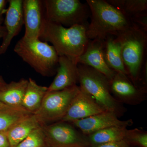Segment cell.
<instances>
[{
    "instance_id": "obj_1",
    "label": "cell",
    "mask_w": 147,
    "mask_h": 147,
    "mask_svg": "<svg viewBox=\"0 0 147 147\" xmlns=\"http://www.w3.org/2000/svg\"><path fill=\"white\" fill-rule=\"evenodd\" d=\"M88 26L77 25L66 28L47 21L43 16L39 39L50 42L59 57L76 60L89 41L86 34Z\"/></svg>"
},
{
    "instance_id": "obj_2",
    "label": "cell",
    "mask_w": 147,
    "mask_h": 147,
    "mask_svg": "<svg viewBox=\"0 0 147 147\" xmlns=\"http://www.w3.org/2000/svg\"><path fill=\"white\" fill-rule=\"evenodd\" d=\"M90 22L86 34L90 40H105L109 35L116 36L132 25L131 19L105 0H87Z\"/></svg>"
},
{
    "instance_id": "obj_3",
    "label": "cell",
    "mask_w": 147,
    "mask_h": 147,
    "mask_svg": "<svg viewBox=\"0 0 147 147\" xmlns=\"http://www.w3.org/2000/svg\"><path fill=\"white\" fill-rule=\"evenodd\" d=\"M147 31L132 24L128 28L115 36L121 46V55L127 73L132 83L144 87L142 80L144 58L147 42Z\"/></svg>"
},
{
    "instance_id": "obj_4",
    "label": "cell",
    "mask_w": 147,
    "mask_h": 147,
    "mask_svg": "<svg viewBox=\"0 0 147 147\" xmlns=\"http://www.w3.org/2000/svg\"><path fill=\"white\" fill-rule=\"evenodd\" d=\"M79 87L91 96L105 111L115 113L119 118L126 108L116 100L110 89L109 79L92 67L78 64Z\"/></svg>"
},
{
    "instance_id": "obj_5",
    "label": "cell",
    "mask_w": 147,
    "mask_h": 147,
    "mask_svg": "<svg viewBox=\"0 0 147 147\" xmlns=\"http://www.w3.org/2000/svg\"><path fill=\"white\" fill-rule=\"evenodd\" d=\"M14 51L42 76L50 77L56 74L59 56L54 47L47 42L23 37L16 43Z\"/></svg>"
},
{
    "instance_id": "obj_6",
    "label": "cell",
    "mask_w": 147,
    "mask_h": 147,
    "mask_svg": "<svg viewBox=\"0 0 147 147\" xmlns=\"http://www.w3.org/2000/svg\"><path fill=\"white\" fill-rule=\"evenodd\" d=\"M47 21L66 28L77 25L88 26L90 11L87 3L79 0L42 1Z\"/></svg>"
},
{
    "instance_id": "obj_7",
    "label": "cell",
    "mask_w": 147,
    "mask_h": 147,
    "mask_svg": "<svg viewBox=\"0 0 147 147\" xmlns=\"http://www.w3.org/2000/svg\"><path fill=\"white\" fill-rule=\"evenodd\" d=\"M80 90L76 85L61 90L47 92L38 110L33 114L41 125L60 121Z\"/></svg>"
},
{
    "instance_id": "obj_8",
    "label": "cell",
    "mask_w": 147,
    "mask_h": 147,
    "mask_svg": "<svg viewBox=\"0 0 147 147\" xmlns=\"http://www.w3.org/2000/svg\"><path fill=\"white\" fill-rule=\"evenodd\" d=\"M47 147H89L87 136L71 123L60 121L42 126Z\"/></svg>"
},
{
    "instance_id": "obj_9",
    "label": "cell",
    "mask_w": 147,
    "mask_h": 147,
    "mask_svg": "<svg viewBox=\"0 0 147 147\" xmlns=\"http://www.w3.org/2000/svg\"><path fill=\"white\" fill-rule=\"evenodd\" d=\"M110 92L120 104L136 105L147 99V88L137 86L127 75L117 73L109 80Z\"/></svg>"
},
{
    "instance_id": "obj_10",
    "label": "cell",
    "mask_w": 147,
    "mask_h": 147,
    "mask_svg": "<svg viewBox=\"0 0 147 147\" xmlns=\"http://www.w3.org/2000/svg\"><path fill=\"white\" fill-rule=\"evenodd\" d=\"M71 124L86 136L104 129L112 127L131 126L134 122L132 119L122 121L115 113L104 111L86 118L72 121Z\"/></svg>"
},
{
    "instance_id": "obj_11",
    "label": "cell",
    "mask_w": 147,
    "mask_h": 147,
    "mask_svg": "<svg viewBox=\"0 0 147 147\" xmlns=\"http://www.w3.org/2000/svg\"><path fill=\"white\" fill-rule=\"evenodd\" d=\"M76 61L78 64L88 66L99 71L109 80L116 73L109 67L105 61L104 40H89L85 51Z\"/></svg>"
},
{
    "instance_id": "obj_12",
    "label": "cell",
    "mask_w": 147,
    "mask_h": 147,
    "mask_svg": "<svg viewBox=\"0 0 147 147\" xmlns=\"http://www.w3.org/2000/svg\"><path fill=\"white\" fill-rule=\"evenodd\" d=\"M105 111L91 96L80 87L65 115L61 121L70 123L99 114Z\"/></svg>"
},
{
    "instance_id": "obj_13",
    "label": "cell",
    "mask_w": 147,
    "mask_h": 147,
    "mask_svg": "<svg viewBox=\"0 0 147 147\" xmlns=\"http://www.w3.org/2000/svg\"><path fill=\"white\" fill-rule=\"evenodd\" d=\"M6 12L5 28L6 34L0 46V55L5 54L14 37L20 32L24 24L22 0H9Z\"/></svg>"
},
{
    "instance_id": "obj_14",
    "label": "cell",
    "mask_w": 147,
    "mask_h": 147,
    "mask_svg": "<svg viewBox=\"0 0 147 147\" xmlns=\"http://www.w3.org/2000/svg\"><path fill=\"white\" fill-rule=\"evenodd\" d=\"M78 83V63L76 60L59 57L56 76L48 87L47 92L61 90L77 85Z\"/></svg>"
},
{
    "instance_id": "obj_15",
    "label": "cell",
    "mask_w": 147,
    "mask_h": 147,
    "mask_svg": "<svg viewBox=\"0 0 147 147\" xmlns=\"http://www.w3.org/2000/svg\"><path fill=\"white\" fill-rule=\"evenodd\" d=\"M25 34L28 39H39L43 16L42 1L24 0L22 4Z\"/></svg>"
},
{
    "instance_id": "obj_16",
    "label": "cell",
    "mask_w": 147,
    "mask_h": 147,
    "mask_svg": "<svg viewBox=\"0 0 147 147\" xmlns=\"http://www.w3.org/2000/svg\"><path fill=\"white\" fill-rule=\"evenodd\" d=\"M104 54L106 63L117 73L127 75L121 55V42L115 36L109 35L104 40Z\"/></svg>"
},
{
    "instance_id": "obj_17",
    "label": "cell",
    "mask_w": 147,
    "mask_h": 147,
    "mask_svg": "<svg viewBox=\"0 0 147 147\" xmlns=\"http://www.w3.org/2000/svg\"><path fill=\"white\" fill-rule=\"evenodd\" d=\"M41 125L34 114L16 123L6 131L10 147H13L23 141Z\"/></svg>"
},
{
    "instance_id": "obj_18",
    "label": "cell",
    "mask_w": 147,
    "mask_h": 147,
    "mask_svg": "<svg viewBox=\"0 0 147 147\" xmlns=\"http://www.w3.org/2000/svg\"><path fill=\"white\" fill-rule=\"evenodd\" d=\"M28 84V80L24 79L7 84L5 88L0 91V101L11 107H22V101Z\"/></svg>"
},
{
    "instance_id": "obj_19",
    "label": "cell",
    "mask_w": 147,
    "mask_h": 147,
    "mask_svg": "<svg viewBox=\"0 0 147 147\" xmlns=\"http://www.w3.org/2000/svg\"><path fill=\"white\" fill-rule=\"evenodd\" d=\"M48 87L40 86L32 78L28 84L22 101V106L32 114H34L40 108Z\"/></svg>"
},
{
    "instance_id": "obj_20",
    "label": "cell",
    "mask_w": 147,
    "mask_h": 147,
    "mask_svg": "<svg viewBox=\"0 0 147 147\" xmlns=\"http://www.w3.org/2000/svg\"><path fill=\"white\" fill-rule=\"evenodd\" d=\"M127 127H112L104 129L87 136L89 146L123 140Z\"/></svg>"
},
{
    "instance_id": "obj_21",
    "label": "cell",
    "mask_w": 147,
    "mask_h": 147,
    "mask_svg": "<svg viewBox=\"0 0 147 147\" xmlns=\"http://www.w3.org/2000/svg\"><path fill=\"white\" fill-rule=\"evenodd\" d=\"M107 1L130 19L147 14V0H107Z\"/></svg>"
},
{
    "instance_id": "obj_22",
    "label": "cell",
    "mask_w": 147,
    "mask_h": 147,
    "mask_svg": "<svg viewBox=\"0 0 147 147\" xmlns=\"http://www.w3.org/2000/svg\"><path fill=\"white\" fill-rule=\"evenodd\" d=\"M31 114L23 108L0 110V131H6L13 125Z\"/></svg>"
},
{
    "instance_id": "obj_23",
    "label": "cell",
    "mask_w": 147,
    "mask_h": 147,
    "mask_svg": "<svg viewBox=\"0 0 147 147\" xmlns=\"http://www.w3.org/2000/svg\"><path fill=\"white\" fill-rule=\"evenodd\" d=\"M123 140L131 147H147V131L137 128L127 129Z\"/></svg>"
},
{
    "instance_id": "obj_24",
    "label": "cell",
    "mask_w": 147,
    "mask_h": 147,
    "mask_svg": "<svg viewBox=\"0 0 147 147\" xmlns=\"http://www.w3.org/2000/svg\"><path fill=\"white\" fill-rule=\"evenodd\" d=\"M13 147H47L42 126L35 129Z\"/></svg>"
},
{
    "instance_id": "obj_25",
    "label": "cell",
    "mask_w": 147,
    "mask_h": 147,
    "mask_svg": "<svg viewBox=\"0 0 147 147\" xmlns=\"http://www.w3.org/2000/svg\"><path fill=\"white\" fill-rule=\"evenodd\" d=\"M89 147H131L124 140L105 143L96 145L90 146Z\"/></svg>"
},
{
    "instance_id": "obj_26",
    "label": "cell",
    "mask_w": 147,
    "mask_h": 147,
    "mask_svg": "<svg viewBox=\"0 0 147 147\" xmlns=\"http://www.w3.org/2000/svg\"><path fill=\"white\" fill-rule=\"evenodd\" d=\"M0 147H10L6 131H0Z\"/></svg>"
},
{
    "instance_id": "obj_27",
    "label": "cell",
    "mask_w": 147,
    "mask_h": 147,
    "mask_svg": "<svg viewBox=\"0 0 147 147\" xmlns=\"http://www.w3.org/2000/svg\"><path fill=\"white\" fill-rule=\"evenodd\" d=\"M7 2L5 0H0V19L3 18L2 15L6 12L7 9H5V7Z\"/></svg>"
},
{
    "instance_id": "obj_28",
    "label": "cell",
    "mask_w": 147,
    "mask_h": 147,
    "mask_svg": "<svg viewBox=\"0 0 147 147\" xmlns=\"http://www.w3.org/2000/svg\"><path fill=\"white\" fill-rule=\"evenodd\" d=\"M22 108V107H21V108H15V107L8 106V105H5V104L0 101V110H13V109H18V108Z\"/></svg>"
},
{
    "instance_id": "obj_29",
    "label": "cell",
    "mask_w": 147,
    "mask_h": 147,
    "mask_svg": "<svg viewBox=\"0 0 147 147\" xmlns=\"http://www.w3.org/2000/svg\"><path fill=\"white\" fill-rule=\"evenodd\" d=\"M2 21L3 18H1L0 19V39L1 38H3L6 34L5 28L2 25Z\"/></svg>"
},
{
    "instance_id": "obj_30",
    "label": "cell",
    "mask_w": 147,
    "mask_h": 147,
    "mask_svg": "<svg viewBox=\"0 0 147 147\" xmlns=\"http://www.w3.org/2000/svg\"><path fill=\"white\" fill-rule=\"evenodd\" d=\"M7 83L4 81L3 79L1 76H0V91H1L5 88L7 85Z\"/></svg>"
}]
</instances>
